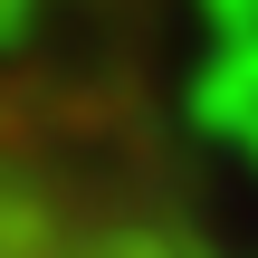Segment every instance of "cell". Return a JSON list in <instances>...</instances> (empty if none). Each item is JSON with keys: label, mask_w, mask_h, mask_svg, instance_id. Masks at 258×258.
Masks as SVG:
<instances>
[{"label": "cell", "mask_w": 258, "mask_h": 258, "mask_svg": "<svg viewBox=\"0 0 258 258\" xmlns=\"http://www.w3.org/2000/svg\"><path fill=\"white\" fill-rule=\"evenodd\" d=\"M0 258H230L211 220L77 115L0 105Z\"/></svg>", "instance_id": "1"}]
</instances>
